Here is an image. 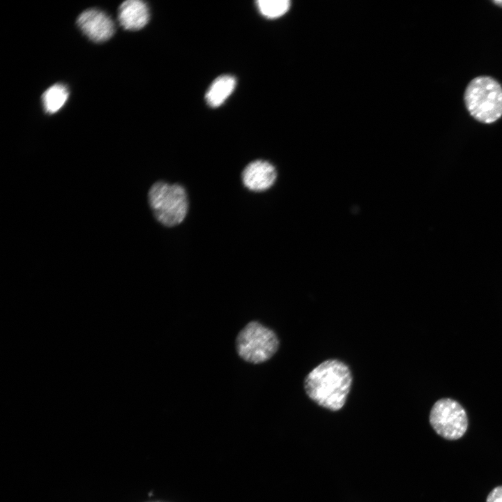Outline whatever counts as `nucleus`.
I'll use <instances>...</instances> for the list:
<instances>
[{
	"mask_svg": "<svg viewBox=\"0 0 502 502\" xmlns=\"http://www.w3.org/2000/svg\"><path fill=\"white\" fill-rule=\"evenodd\" d=\"M118 19L124 29L139 30L145 26L149 20V8L142 1H126L119 8Z\"/></svg>",
	"mask_w": 502,
	"mask_h": 502,
	"instance_id": "6e6552de",
	"label": "nucleus"
},
{
	"mask_svg": "<svg viewBox=\"0 0 502 502\" xmlns=\"http://www.w3.org/2000/svg\"><path fill=\"white\" fill-rule=\"evenodd\" d=\"M429 423L434 430L447 440L462 438L468 428L465 409L451 398H441L434 404L429 413Z\"/></svg>",
	"mask_w": 502,
	"mask_h": 502,
	"instance_id": "39448f33",
	"label": "nucleus"
},
{
	"mask_svg": "<svg viewBox=\"0 0 502 502\" xmlns=\"http://www.w3.org/2000/svg\"><path fill=\"white\" fill-rule=\"evenodd\" d=\"M236 349L243 360L253 364L269 360L280 345L276 333L257 321L248 323L238 333Z\"/></svg>",
	"mask_w": 502,
	"mask_h": 502,
	"instance_id": "20e7f679",
	"label": "nucleus"
},
{
	"mask_svg": "<svg viewBox=\"0 0 502 502\" xmlns=\"http://www.w3.org/2000/svg\"><path fill=\"white\" fill-rule=\"evenodd\" d=\"M236 86V79L231 75L217 77L206 93V100L213 107H219L232 93Z\"/></svg>",
	"mask_w": 502,
	"mask_h": 502,
	"instance_id": "1a4fd4ad",
	"label": "nucleus"
},
{
	"mask_svg": "<svg viewBox=\"0 0 502 502\" xmlns=\"http://www.w3.org/2000/svg\"><path fill=\"white\" fill-rule=\"evenodd\" d=\"M69 96L67 86L63 84H55L49 87L42 96L44 110L50 114L60 110Z\"/></svg>",
	"mask_w": 502,
	"mask_h": 502,
	"instance_id": "9d476101",
	"label": "nucleus"
},
{
	"mask_svg": "<svg viewBox=\"0 0 502 502\" xmlns=\"http://www.w3.org/2000/svg\"><path fill=\"white\" fill-rule=\"evenodd\" d=\"M464 99L468 112L479 122L492 123L502 116V87L491 77L473 79L465 89Z\"/></svg>",
	"mask_w": 502,
	"mask_h": 502,
	"instance_id": "f03ea898",
	"label": "nucleus"
},
{
	"mask_svg": "<svg viewBox=\"0 0 502 502\" xmlns=\"http://www.w3.org/2000/svg\"><path fill=\"white\" fill-rule=\"evenodd\" d=\"M148 199L154 217L165 227L178 225L188 213V195L180 184L158 181L151 187Z\"/></svg>",
	"mask_w": 502,
	"mask_h": 502,
	"instance_id": "7ed1b4c3",
	"label": "nucleus"
},
{
	"mask_svg": "<svg viewBox=\"0 0 502 502\" xmlns=\"http://www.w3.org/2000/svg\"><path fill=\"white\" fill-rule=\"evenodd\" d=\"M82 33L96 43L109 40L114 33V24L105 12L91 8L82 12L77 20Z\"/></svg>",
	"mask_w": 502,
	"mask_h": 502,
	"instance_id": "423d86ee",
	"label": "nucleus"
},
{
	"mask_svg": "<svg viewBox=\"0 0 502 502\" xmlns=\"http://www.w3.org/2000/svg\"><path fill=\"white\" fill-rule=\"evenodd\" d=\"M493 3H494L495 4H496V5L502 7V0H500V1H494Z\"/></svg>",
	"mask_w": 502,
	"mask_h": 502,
	"instance_id": "ddd939ff",
	"label": "nucleus"
},
{
	"mask_svg": "<svg viewBox=\"0 0 502 502\" xmlns=\"http://www.w3.org/2000/svg\"><path fill=\"white\" fill-rule=\"evenodd\" d=\"M257 4L260 13L268 18L279 17L290 7V1L288 0H259Z\"/></svg>",
	"mask_w": 502,
	"mask_h": 502,
	"instance_id": "9b49d317",
	"label": "nucleus"
},
{
	"mask_svg": "<svg viewBox=\"0 0 502 502\" xmlns=\"http://www.w3.org/2000/svg\"><path fill=\"white\" fill-rule=\"evenodd\" d=\"M241 178L244 186L248 190L262 192L273 186L277 178V171L271 162L257 160L244 168Z\"/></svg>",
	"mask_w": 502,
	"mask_h": 502,
	"instance_id": "0eeeda50",
	"label": "nucleus"
},
{
	"mask_svg": "<svg viewBox=\"0 0 502 502\" xmlns=\"http://www.w3.org/2000/svg\"><path fill=\"white\" fill-rule=\"evenodd\" d=\"M352 384L349 366L337 359H328L306 376L304 388L307 395L318 405L338 411L344 405Z\"/></svg>",
	"mask_w": 502,
	"mask_h": 502,
	"instance_id": "f257e3e1",
	"label": "nucleus"
},
{
	"mask_svg": "<svg viewBox=\"0 0 502 502\" xmlns=\"http://www.w3.org/2000/svg\"><path fill=\"white\" fill-rule=\"evenodd\" d=\"M486 502H502V485L494 487L489 493Z\"/></svg>",
	"mask_w": 502,
	"mask_h": 502,
	"instance_id": "f8f14e48",
	"label": "nucleus"
}]
</instances>
